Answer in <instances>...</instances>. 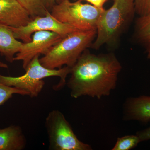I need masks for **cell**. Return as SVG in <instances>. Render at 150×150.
I'll list each match as a JSON object with an SVG mask.
<instances>
[{
    "instance_id": "obj_1",
    "label": "cell",
    "mask_w": 150,
    "mask_h": 150,
    "mask_svg": "<svg viewBox=\"0 0 150 150\" xmlns=\"http://www.w3.org/2000/svg\"><path fill=\"white\" fill-rule=\"evenodd\" d=\"M122 67L113 54L96 55L86 49L71 67L67 85L77 98L89 96L100 99L115 88Z\"/></svg>"
},
{
    "instance_id": "obj_2",
    "label": "cell",
    "mask_w": 150,
    "mask_h": 150,
    "mask_svg": "<svg viewBox=\"0 0 150 150\" xmlns=\"http://www.w3.org/2000/svg\"><path fill=\"white\" fill-rule=\"evenodd\" d=\"M96 35V30H78L69 33L39 59L40 64L51 69H61L64 65L71 68L84 51L91 46Z\"/></svg>"
},
{
    "instance_id": "obj_3",
    "label": "cell",
    "mask_w": 150,
    "mask_h": 150,
    "mask_svg": "<svg viewBox=\"0 0 150 150\" xmlns=\"http://www.w3.org/2000/svg\"><path fill=\"white\" fill-rule=\"evenodd\" d=\"M135 12V0H113L112 6L104 9L98 19L96 38L91 46V48L98 49L104 44L116 42Z\"/></svg>"
},
{
    "instance_id": "obj_4",
    "label": "cell",
    "mask_w": 150,
    "mask_h": 150,
    "mask_svg": "<svg viewBox=\"0 0 150 150\" xmlns=\"http://www.w3.org/2000/svg\"><path fill=\"white\" fill-rule=\"evenodd\" d=\"M39 56L34 58L28 65L25 73L18 77L8 76L0 74V83L27 92L29 96L36 97L45 85L43 79L49 77H59L61 79L54 89L60 90L66 84V79L71 73V68L64 67L57 69H51L43 67L39 61Z\"/></svg>"
},
{
    "instance_id": "obj_5",
    "label": "cell",
    "mask_w": 150,
    "mask_h": 150,
    "mask_svg": "<svg viewBox=\"0 0 150 150\" xmlns=\"http://www.w3.org/2000/svg\"><path fill=\"white\" fill-rule=\"evenodd\" d=\"M104 9H100L88 4H83L81 0L71 2L62 0L54 5L51 13L58 20L78 30H96L97 23Z\"/></svg>"
},
{
    "instance_id": "obj_6",
    "label": "cell",
    "mask_w": 150,
    "mask_h": 150,
    "mask_svg": "<svg viewBox=\"0 0 150 150\" xmlns=\"http://www.w3.org/2000/svg\"><path fill=\"white\" fill-rule=\"evenodd\" d=\"M45 126L48 135L49 149L91 150V146L78 139L71 125L61 111L53 110L46 118Z\"/></svg>"
},
{
    "instance_id": "obj_7",
    "label": "cell",
    "mask_w": 150,
    "mask_h": 150,
    "mask_svg": "<svg viewBox=\"0 0 150 150\" xmlns=\"http://www.w3.org/2000/svg\"><path fill=\"white\" fill-rule=\"evenodd\" d=\"M9 27L13 31L15 38L21 40L23 43L30 41L32 34L37 31H52L58 33L63 38L69 33L78 30L70 25L59 21L52 15L49 11L44 16H38L33 19L24 26Z\"/></svg>"
},
{
    "instance_id": "obj_8",
    "label": "cell",
    "mask_w": 150,
    "mask_h": 150,
    "mask_svg": "<svg viewBox=\"0 0 150 150\" xmlns=\"http://www.w3.org/2000/svg\"><path fill=\"white\" fill-rule=\"evenodd\" d=\"M62 38L61 35L52 31L35 32L32 35L30 41L23 43L20 50L14 58V61H22L23 67L25 70L35 57L45 55Z\"/></svg>"
},
{
    "instance_id": "obj_9",
    "label": "cell",
    "mask_w": 150,
    "mask_h": 150,
    "mask_svg": "<svg viewBox=\"0 0 150 150\" xmlns=\"http://www.w3.org/2000/svg\"><path fill=\"white\" fill-rule=\"evenodd\" d=\"M31 20L18 0H0V23L17 28L26 25Z\"/></svg>"
},
{
    "instance_id": "obj_10",
    "label": "cell",
    "mask_w": 150,
    "mask_h": 150,
    "mask_svg": "<svg viewBox=\"0 0 150 150\" xmlns=\"http://www.w3.org/2000/svg\"><path fill=\"white\" fill-rule=\"evenodd\" d=\"M26 140L20 126L11 125L0 129V150H22Z\"/></svg>"
},
{
    "instance_id": "obj_11",
    "label": "cell",
    "mask_w": 150,
    "mask_h": 150,
    "mask_svg": "<svg viewBox=\"0 0 150 150\" xmlns=\"http://www.w3.org/2000/svg\"><path fill=\"white\" fill-rule=\"evenodd\" d=\"M23 43L14 36L10 27L0 23V54L10 63L20 50Z\"/></svg>"
},
{
    "instance_id": "obj_12",
    "label": "cell",
    "mask_w": 150,
    "mask_h": 150,
    "mask_svg": "<svg viewBox=\"0 0 150 150\" xmlns=\"http://www.w3.org/2000/svg\"><path fill=\"white\" fill-rule=\"evenodd\" d=\"M128 118L143 123L150 121V96H141L128 100L126 103Z\"/></svg>"
},
{
    "instance_id": "obj_13",
    "label": "cell",
    "mask_w": 150,
    "mask_h": 150,
    "mask_svg": "<svg viewBox=\"0 0 150 150\" xmlns=\"http://www.w3.org/2000/svg\"><path fill=\"white\" fill-rule=\"evenodd\" d=\"M135 36L145 48L148 59H150V15L139 16L136 22Z\"/></svg>"
},
{
    "instance_id": "obj_14",
    "label": "cell",
    "mask_w": 150,
    "mask_h": 150,
    "mask_svg": "<svg viewBox=\"0 0 150 150\" xmlns=\"http://www.w3.org/2000/svg\"><path fill=\"white\" fill-rule=\"evenodd\" d=\"M27 10L31 18L46 15L49 11L47 8V0H18Z\"/></svg>"
},
{
    "instance_id": "obj_15",
    "label": "cell",
    "mask_w": 150,
    "mask_h": 150,
    "mask_svg": "<svg viewBox=\"0 0 150 150\" xmlns=\"http://www.w3.org/2000/svg\"><path fill=\"white\" fill-rule=\"evenodd\" d=\"M140 142L136 135H128L118 138L112 150H129L136 147Z\"/></svg>"
},
{
    "instance_id": "obj_16",
    "label": "cell",
    "mask_w": 150,
    "mask_h": 150,
    "mask_svg": "<svg viewBox=\"0 0 150 150\" xmlns=\"http://www.w3.org/2000/svg\"><path fill=\"white\" fill-rule=\"evenodd\" d=\"M15 94L22 96H29L27 92L13 87L8 86L0 83V105L10 99Z\"/></svg>"
},
{
    "instance_id": "obj_17",
    "label": "cell",
    "mask_w": 150,
    "mask_h": 150,
    "mask_svg": "<svg viewBox=\"0 0 150 150\" xmlns=\"http://www.w3.org/2000/svg\"><path fill=\"white\" fill-rule=\"evenodd\" d=\"M135 5V11L139 16L150 15V0H137Z\"/></svg>"
},
{
    "instance_id": "obj_18",
    "label": "cell",
    "mask_w": 150,
    "mask_h": 150,
    "mask_svg": "<svg viewBox=\"0 0 150 150\" xmlns=\"http://www.w3.org/2000/svg\"><path fill=\"white\" fill-rule=\"evenodd\" d=\"M137 135L139 137L141 142L150 140V127L142 131H138L137 133Z\"/></svg>"
},
{
    "instance_id": "obj_19",
    "label": "cell",
    "mask_w": 150,
    "mask_h": 150,
    "mask_svg": "<svg viewBox=\"0 0 150 150\" xmlns=\"http://www.w3.org/2000/svg\"><path fill=\"white\" fill-rule=\"evenodd\" d=\"M85 1L91 3L97 8L103 9V6L107 0H85Z\"/></svg>"
},
{
    "instance_id": "obj_20",
    "label": "cell",
    "mask_w": 150,
    "mask_h": 150,
    "mask_svg": "<svg viewBox=\"0 0 150 150\" xmlns=\"http://www.w3.org/2000/svg\"><path fill=\"white\" fill-rule=\"evenodd\" d=\"M62 0H47V8L48 10H51L52 7L57 4L61 1Z\"/></svg>"
},
{
    "instance_id": "obj_21",
    "label": "cell",
    "mask_w": 150,
    "mask_h": 150,
    "mask_svg": "<svg viewBox=\"0 0 150 150\" xmlns=\"http://www.w3.org/2000/svg\"><path fill=\"white\" fill-rule=\"evenodd\" d=\"M0 68H4V69H8V66L7 64L0 61Z\"/></svg>"
},
{
    "instance_id": "obj_22",
    "label": "cell",
    "mask_w": 150,
    "mask_h": 150,
    "mask_svg": "<svg viewBox=\"0 0 150 150\" xmlns=\"http://www.w3.org/2000/svg\"><path fill=\"white\" fill-rule=\"evenodd\" d=\"M137 1V0H135V3Z\"/></svg>"
}]
</instances>
